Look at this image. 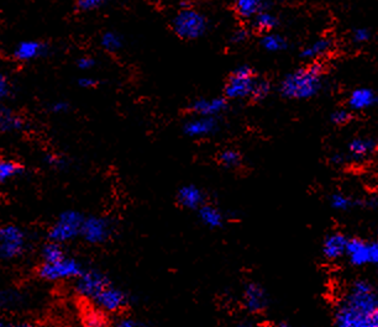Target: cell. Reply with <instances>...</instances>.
<instances>
[{
    "mask_svg": "<svg viewBox=\"0 0 378 327\" xmlns=\"http://www.w3.org/2000/svg\"><path fill=\"white\" fill-rule=\"evenodd\" d=\"M48 51V45L43 41L25 40L16 45L13 56L19 62H31L45 56Z\"/></svg>",
    "mask_w": 378,
    "mask_h": 327,
    "instance_id": "4fadbf2b",
    "label": "cell"
},
{
    "mask_svg": "<svg viewBox=\"0 0 378 327\" xmlns=\"http://www.w3.org/2000/svg\"><path fill=\"white\" fill-rule=\"evenodd\" d=\"M110 283V279L101 270L85 269L83 273L75 279V291L80 298L93 300Z\"/></svg>",
    "mask_w": 378,
    "mask_h": 327,
    "instance_id": "ba28073f",
    "label": "cell"
},
{
    "mask_svg": "<svg viewBox=\"0 0 378 327\" xmlns=\"http://www.w3.org/2000/svg\"><path fill=\"white\" fill-rule=\"evenodd\" d=\"M85 270L80 261L70 256L52 263H41L38 266V275L48 282L77 279Z\"/></svg>",
    "mask_w": 378,
    "mask_h": 327,
    "instance_id": "5b68a950",
    "label": "cell"
},
{
    "mask_svg": "<svg viewBox=\"0 0 378 327\" xmlns=\"http://www.w3.org/2000/svg\"><path fill=\"white\" fill-rule=\"evenodd\" d=\"M355 312H373L378 309V289L368 279L354 280L340 301Z\"/></svg>",
    "mask_w": 378,
    "mask_h": 327,
    "instance_id": "7a4b0ae2",
    "label": "cell"
},
{
    "mask_svg": "<svg viewBox=\"0 0 378 327\" xmlns=\"http://www.w3.org/2000/svg\"><path fill=\"white\" fill-rule=\"evenodd\" d=\"M219 162L225 168H238L241 164V154L236 150L226 148L223 152L219 154Z\"/></svg>",
    "mask_w": 378,
    "mask_h": 327,
    "instance_id": "1f68e13d",
    "label": "cell"
},
{
    "mask_svg": "<svg viewBox=\"0 0 378 327\" xmlns=\"http://www.w3.org/2000/svg\"><path fill=\"white\" fill-rule=\"evenodd\" d=\"M112 225L109 219L103 217H85L80 238L89 245H103L112 238Z\"/></svg>",
    "mask_w": 378,
    "mask_h": 327,
    "instance_id": "30bf717a",
    "label": "cell"
},
{
    "mask_svg": "<svg viewBox=\"0 0 378 327\" xmlns=\"http://www.w3.org/2000/svg\"><path fill=\"white\" fill-rule=\"evenodd\" d=\"M347 238L345 233H331L324 238L323 242V254L326 259L329 261H337V259L345 257L347 254Z\"/></svg>",
    "mask_w": 378,
    "mask_h": 327,
    "instance_id": "2e32d148",
    "label": "cell"
},
{
    "mask_svg": "<svg viewBox=\"0 0 378 327\" xmlns=\"http://www.w3.org/2000/svg\"><path fill=\"white\" fill-rule=\"evenodd\" d=\"M267 0H235V11L244 19H252L265 10Z\"/></svg>",
    "mask_w": 378,
    "mask_h": 327,
    "instance_id": "603a6c76",
    "label": "cell"
},
{
    "mask_svg": "<svg viewBox=\"0 0 378 327\" xmlns=\"http://www.w3.org/2000/svg\"><path fill=\"white\" fill-rule=\"evenodd\" d=\"M24 173V167L14 159H0V184H6Z\"/></svg>",
    "mask_w": 378,
    "mask_h": 327,
    "instance_id": "d4e9b609",
    "label": "cell"
},
{
    "mask_svg": "<svg viewBox=\"0 0 378 327\" xmlns=\"http://www.w3.org/2000/svg\"><path fill=\"white\" fill-rule=\"evenodd\" d=\"M107 1L108 0H78L77 1V8L80 11L96 10L98 8L104 6Z\"/></svg>",
    "mask_w": 378,
    "mask_h": 327,
    "instance_id": "e575fe53",
    "label": "cell"
},
{
    "mask_svg": "<svg viewBox=\"0 0 378 327\" xmlns=\"http://www.w3.org/2000/svg\"><path fill=\"white\" fill-rule=\"evenodd\" d=\"M246 37H247V34L245 31H242V30H239V31L235 32L234 36H233V41L236 43H242V41H245Z\"/></svg>",
    "mask_w": 378,
    "mask_h": 327,
    "instance_id": "ee69618b",
    "label": "cell"
},
{
    "mask_svg": "<svg viewBox=\"0 0 378 327\" xmlns=\"http://www.w3.org/2000/svg\"><path fill=\"white\" fill-rule=\"evenodd\" d=\"M46 164L52 167V168L59 169L64 168L66 166V161H64V157H61L59 154H54V153H50L46 156Z\"/></svg>",
    "mask_w": 378,
    "mask_h": 327,
    "instance_id": "74e56055",
    "label": "cell"
},
{
    "mask_svg": "<svg viewBox=\"0 0 378 327\" xmlns=\"http://www.w3.org/2000/svg\"><path fill=\"white\" fill-rule=\"evenodd\" d=\"M11 95V83L8 75L0 72V106Z\"/></svg>",
    "mask_w": 378,
    "mask_h": 327,
    "instance_id": "836d02e7",
    "label": "cell"
},
{
    "mask_svg": "<svg viewBox=\"0 0 378 327\" xmlns=\"http://www.w3.org/2000/svg\"><path fill=\"white\" fill-rule=\"evenodd\" d=\"M278 19L270 11L262 10L255 17H252V27L257 31L268 32L277 27Z\"/></svg>",
    "mask_w": 378,
    "mask_h": 327,
    "instance_id": "83f0119b",
    "label": "cell"
},
{
    "mask_svg": "<svg viewBox=\"0 0 378 327\" xmlns=\"http://www.w3.org/2000/svg\"><path fill=\"white\" fill-rule=\"evenodd\" d=\"M271 92V85L265 80H256L254 89L251 93V98H254L255 101H262L265 99L267 95Z\"/></svg>",
    "mask_w": 378,
    "mask_h": 327,
    "instance_id": "d6a6232c",
    "label": "cell"
},
{
    "mask_svg": "<svg viewBox=\"0 0 378 327\" xmlns=\"http://www.w3.org/2000/svg\"><path fill=\"white\" fill-rule=\"evenodd\" d=\"M236 327H254V325L250 321H241Z\"/></svg>",
    "mask_w": 378,
    "mask_h": 327,
    "instance_id": "bcb514c9",
    "label": "cell"
},
{
    "mask_svg": "<svg viewBox=\"0 0 378 327\" xmlns=\"http://www.w3.org/2000/svg\"><path fill=\"white\" fill-rule=\"evenodd\" d=\"M256 77L249 66L235 69L225 85V96L229 99H245L251 96Z\"/></svg>",
    "mask_w": 378,
    "mask_h": 327,
    "instance_id": "52a82bcc",
    "label": "cell"
},
{
    "mask_svg": "<svg viewBox=\"0 0 378 327\" xmlns=\"http://www.w3.org/2000/svg\"><path fill=\"white\" fill-rule=\"evenodd\" d=\"M177 203L183 209L198 210L205 204V194L197 185H183L177 191Z\"/></svg>",
    "mask_w": 378,
    "mask_h": 327,
    "instance_id": "e0dca14e",
    "label": "cell"
},
{
    "mask_svg": "<svg viewBox=\"0 0 378 327\" xmlns=\"http://www.w3.org/2000/svg\"><path fill=\"white\" fill-rule=\"evenodd\" d=\"M85 215L77 210H66L59 214L48 230V241L64 243L71 242L80 238Z\"/></svg>",
    "mask_w": 378,
    "mask_h": 327,
    "instance_id": "3957f363",
    "label": "cell"
},
{
    "mask_svg": "<svg viewBox=\"0 0 378 327\" xmlns=\"http://www.w3.org/2000/svg\"><path fill=\"white\" fill-rule=\"evenodd\" d=\"M331 48H333L331 40L326 38V37H321V38L315 40L314 43H309L307 48H303L302 57L314 61L320 57H324L325 54L330 52Z\"/></svg>",
    "mask_w": 378,
    "mask_h": 327,
    "instance_id": "cb8c5ba5",
    "label": "cell"
},
{
    "mask_svg": "<svg viewBox=\"0 0 378 327\" xmlns=\"http://www.w3.org/2000/svg\"><path fill=\"white\" fill-rule=\"evenodd\" d=\"M6 296H4V294L0 291V307L6 304Z\"/></svg>",
    "mask_w": 378,
    "mask_h": 327,
    "instance_id": "7dc6e473",
    "label": "cell"
},
{
    "mask_svg": "<svg viewBox=\"0 0 378 327\" xmlns=\"http://www.w3.org/2000/svg\"><path fill=\"white\" fill-rule=\"evenodd\" d=\"M261 45L268 52H281L287 48V41L281 35L268 32L262 37Z\"/></svg>",
    "mask_w": 378,
    "mask_h": 327,
    "instance_id": "f1b7e54d",
    "label": "cell"
},
{
    "mask_svg": "<svg viewBox=\"0 0 378 327\" xmlns=\"http://www.w3.org/2000/svg\"><path fill=\"white\" fill-rule=\"evenodd\" d=\"M70 109V104L64 101H56L50 106V110L54 114H64Z\"/></svg>",
    "mask_w": 378,
    "mask_h": 327,
    "instance_id": "f35d334b",
    "label": "cell"
},
{
    "mask_svg": "<svg viewBox=\"0 0 378 327\" xmlns=\"http://www.w3.org/2000/svg\"><path fill=\"white\" fill-rule=\"evenodd\" d=\"M77 66L82 71H89V69L93 68L96 66V61H94L93 57H89V56H83V57H80L77 61Z\"/></svg>",
    "mask_w": 378,
    "mask_h": 327,
    "instance_id": "ab89813d",
    "label": "cell"
},
{
    "mask_svg": "<svg viewBox=\"0 0 378 327\" xmlns=\"http://www.w3.org/2000/svg\"><path fill=\"white\" fill-rule=\"evenodd\" d=\"M114 327H146L143 325V324H140L139 321H136V320H133V319H131V317H125V319H122V320H119V321L115 324V326Z\"/></svg>",
    "mask_w": 378,
    "mask_h": 327,
    "instance_id": "60d3db41",
    "label": "cell"
},
{
    "mask_svg": "<svg viewBox=\"0 0 378 327\" xmlns=\"http://www.w3.org/2000/svg\"><path fill=\"white\" fill-rule=\"evenodd\" d=\"M0 327H8L3 321H0Z\"/></svg>",
    "mask_w": 378,
    "mask_h": 327,
    "instance_id": "681fc988",
    "label": "cell"
},
{
    "mask_svg": "<svg viewBox=\"0 0 378 327\" xmlns=\"http://www.w3.org/2000/svg\"><path fill=\"white\" fill-rule=\"evenodd\" d=\"M371 40V32L368 29H356L352 34V41L355 43H366Z\"/></svg>",
    "mask_w": 378,
    "mask_h": 327,
    "instance_id": "8d00e7d4",
    "label": "cell"
},
{
    "mask_svg": "<svg viewBox=\"0 0 378 327\" xmlns=\"http://www.w3.org/2000/svg\"><path fill=\"white\" fill-rule=\"evenodd\" d=\"M347 104L351 110H366L372 106H377L378 95L368 88H358L350 94Z\"/></svg>",
    "mask_w": 378,
    "mask_h": 327,
    "instance_id": "d6986e66",
    "label": "cell"
},
{
    "mask_svg": "<svg viewBox=\"0 0 378 327\" xmlns=\"http://www.w3.org/2000/svg\"><path fill=\"white\" fill-rule=\"evenodd\" d=\"M191 108L197 117H217L226 110L228 104L224 98H213V99L202 98L193 101Z\"/></svg>",
    "mask_w": 378,
    "mask_h": 327,
    "instance_id": "ac0fdd59",
    "label": "cell"
},
{
    "mask_svg": "<svg viewBox=\"0 0 378 327\" xmlns=\"http://www.w3.org/2000/svg\"><path fill=\"white\" fill-rule=\"evenodd\" d=\"M27 246V233L22 227L13 224L0 226V257L15 259L25 254Z\"/></svg>",
    "mask_w": 378,
    "mask_h": 327,
    "instance_id": "8992f818",
    "label": "cell"
},
{
    "mask_svg": "<svg viewBox=\"0 0 378 327\" xmlns=\"http://www.w3.org/2000/svg\"><path fill=\"white\" fill-rule=\"evenodd\" d=\"M323 66L312 64L308 67L294 71L284 77L281 93L288 99H310L319 93L323 85Z\"/></svg>",
    "mask_w": 378,
    "mask_h": 327,
    "instance_id": "6da1fadb",
    "label": "cell"
},
{
    "mask_svg": "<svg viewBox=\"0 0 378 327\" xmlns=\"http://www.w3.org/2000/svg\"><path fill=\"white\" fill-rule=\"evenodd\" d=\"M25 120L9 108L0 106V135L22 131L25 129Z\"/></svg>",
    "mask_w": 378,
    "mask_h": 327,
    "instance_id": "ffe728a7",
    "label": "cell"
},
{
    "mask_svg": "<svg viewBox=\"0 0 378 327\" xmlns=\"http://www.w3.org/2000/svg\"><path fill=\"white\" fill-rule=\"evenodd\" d=\"M172 29L181 38L197 40L208 30V20L201 11L193 8H184L173 17Z\"/></svg>",
    "mask_w": 378,
    "mask_h": 327,
    "instance_id": "277c9868",
    "label": "cell"
},
{
    "mask_svg": "<svg viewBox=\"0 0 378 327\" xmlns=\"http://www.w3.org/2000/svg\"><path fill=\"white\" fill-rule=\"evenodd\" d=\"M370 254H371V264L378 266V240L370 242Z\"/></svg>",
    "mask_w": 378,
    "mask_h": 327,
    "instance_id": "7bdbcfd3",
    "label": "cell"
},
{
    "mask_svg": "<svg viewBox=\"0 0 378 327\" xmlns=\"http://www.w3.org/2000/svg\"><path fill=\"white\" fill-rule=\"evenodd\" d=\"M66 256H67V254L64 252V245L54 242V241H48V243H45L43 249H41L43 263L57 262L59 259H64Z\"/></svg>",
    "mask_w": 378,
    "mask_h": 327,
    "instance_id": "4316f807",
    "label": "cell"
},
{
    "mask_svg": "<svg viewBox=\"0 0 378 327\" xmlns=\"http://www.w3.org/2000/svg\"><path fill=\"white\" fill-rule=\"evenodd\" d=\"M197 211L201 222L209 228H219L224 225V215L217 206L210 205V204L205 203Z\"/></svg>",
    "mask_w": 378,
    "mask_h": 327,
    "instance_id": "7402d4cb",
    "label": "cell"
},
{
    "mask_svg": "<svg viewBox=\"0 0 378 327\" xmlns=\"http://www.w3.org/2000/svg\"><path fill=\"white\" fill-rule=\"evenodd\" d=\"M377 240H378V226H377Z\"/></svg>",
    "mask_w": 378,
    "mask_h": 327,
    "instance_id": "f907efd6",
    "label": "cell"
},
{
    "mask_svg": "<svg viewBox=\"0 0 378 327\" xmlns=\"http://www.w3.org/2000/svg\"><path fill=\"white\" fill-rule=\"evenodd\" d=\"M358 201H354L351 196H347L344 193H334L330 196V206L336 211H347L357 205Z\"/></svg>",
    "mask_w": 378,
    "mask_h": 327,
    "instance_id": "4dcf8cb0",
    "label": "cell"
},
{
    "mask_svg": "<svg viewBox=\"0 0 378 327\" xmlns=\"http://www.w3.org/2000/svg\"><path fill=\"white\" fill-rule=\"evenodd\" d=\"M375 148L376 143L371 138H354L351 143H349V152L355 159H365L375 151Z\"/></svg>",
    "mask_w": 378,
    "mask_h": 327,
    "instance_id": "484cf974",
    "label": "cell"
},
{
    "mask_svg": "<svg viewBox=\"0 0 378 327\" xmlns=\"http://www.w3.org/2000/svg\"><path fill=\"white\" fill-rule=\"evenodd\" d=\"M242 304L252 315L265 312L268 306V296L261 285L256 282H249L242 291Z\"/></svg>",
    "mask_w": 378,
    "mask_h": 327,
    "instance_id": "7c38bea8",
    "label": "cell"
},
{
    "mask_svg": "<svg viewBox=\"0 0 378 327\" xmlns=\"http://www.w3.org/2000/svg\"><path fill=\"white\" fill-rule=\"evenodd\" d=\"M78 85H80V88H85V89H92V88H96L98 82L92 77H82L78 80Z\"/></svg>",
    "mask_w": 378,
    "mask_h": 327,
    "instance_id": "b9f144b4",
    "label": "cell"
},
{
    "mask_svg": "<svg viewBox=\"0 0 378 327\" xmlns=\"http://www.w3.org/2000/svg\"><path fill=\"white\" fill-rule=\"evenodd\" d=\"M218 130L217 117H197L187 122L183 131L187 136L193 138H207Z\"/></svg>",
    "mask_w": 378,
    "mask_h": 327,
    "instance_id": "9a60e30c",
    "label": "cell"
},
{
    "mask_svg": "<svg viewBox=\"0 0 378 327\" xmlns=\"http://www.w3.org/2000/svg\"><path fill=\"white\" fill-rule=\"evenodd\" d=\"M276 327H291L289 325H288L287 322H279V324H277V326Z\"/></svg>",
    "mask_w": 378,
    "mask_h": 327,
    "instance_id": "c3c4849f",
    "label": "cell"
},
{
    "mask_svg": "<svg viewBox=\"0 0 378 327\" xmlns=\"http://www.w3.org/2000/svg\"><path fill=\"white\" fill-rule=\"evenodd\" d=\"M80 322L83 327H109L107 312H103L94 304L87 306L82 310Z\"/></svg>",
    "mask_w": 378,
    "mask_h": 327,
    "instance_id": "44dd1931",
    "label": "cell"
},
{
    "mask_svg": "<svg viewBox=\"0 0 378 327\" xmlns=\"http://www.w3.org/2000/svg\"><path fill=\"white\" fill-rule=\"evenodd\" d=\"M345 257H347L350 264L355 267H363L371 264L370 242L363 238H349Z\"/></svg>",
    "mask_w": 378,
    "mask_h": 327,
    "instance_id": "5bb4252c",
    "label": "cell"
},
{
    "mask_svg": "<svg viewBox=\"0 0 378 327\" xmlns=\"http://www.w3.org/2000/svg\"><path fill=\"white\" fill-rule=\"evenodd\" d=\"M350 119L351 115L347 109H337L331 114V122L335 125H345Z\"/></svg>",
    "mask_w": 378,
    "mask_h": 327,
    "instance_id": "d590c367",
    "label": "cell"
},
{
    "mask_svg": "<svg viewBox=\"0 0 378 327\" xmlns=\"http://www.w3.org/2000/svg\"><path fill=\"white\" fill-rule=\"evenodd\" d=\"M101 45V48H104L107 52H117L123 48V38L117 32L108 31L103 34Z\"/></svg>",
    "mask_w": 378,
    "mask_h": 327,
    "instance_id": "f546056e",
    "label": "cell"
},
{
    "mask_svg": "<svg viewBox=\"0 0 378 327\" xmlns=\"http://www.w3.org/2000/svg\"><path fill=\"white\" fill-rule=\"evenodd\" d=\"M92 301L107 314H117L128 306L129 296L125 291L110 283Z\"/></svg>",
    "mask_w": 378,
    "mask_h": 327,
    "instance_id": "8fae6325",
    "label": "cell"
},
{
    "mask_svg": "<svg viewBox=\"0 0 378 327\" xmlns=\"http://www.w3.org/2000/svg\"><path fill=\"white\" fill-rule=\"evenodd\" d=\"M8 327H36L31 322H17V324H14L11 326Z\"/></svg>",
    "mask_w": 378,
    "mask_h": 327,
    "instance_id": "f6af8a7d",
    "label": "cell"
},
{
    "mask_svg": "<svg viewBox=\"0 0 378 327\" xmlns=\"http://www.w3.org/2000/svg\"><path fill=\"white\" fill-rule=\"evenodd\" d=\"M335 327H378V309L375 312H355L339 304L334 312Z\"/></svg>",
    "mask_w": 378,
    "mask_h": 327,
    "instance_id": "9c48e42d",
    "label": "cell"
}]
</instances>
